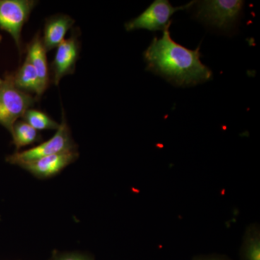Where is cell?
Wrapping results in <instances>:
<instances>
[{
    "mask_svg": "<svg viewBox=\"0 0 260 260\" xmlns=\"http://www.w3.org/2000/svg\"><path fill=\"white\" fill-rule=\"evenodd\" d=\"M3 80L1 79V78H0V86H1L2 84H3Z\"/></svg>",
    "mask_w": 260,
    "mask_h": 260,
    "instance_id": "cell-17",
    "label": "cell"
},
{
    "mask_svg": "<svg viewBox=\"0 0 260 260\" xmlns=\"http://www.w3.org/2000/svg\"><path fill=\"white\" fill-rule=\"evenodd\" d=\"M192 1L184 6L173 7L168 0H155L143 13L124 24L126 31L145 29L150 31L162 30L170 26L171 18L176 12L185 10L194 5Z\"/></svg>",
    "mask_w": 260,
    "mask_h": 260,
    "instance_id": "cell-5",
    "label": "cell"
},
{
    "mask_svg": "<svg viewBox=\"0 0 260 260\" xmlns=\"http://www.w3.org/2000/svg\"><path fill=\"white\" fill-rule=\"evenodd\" d=\"M22 119L39 132L42 130H57L59 127V123L54 121L47 113L32 108H30L25 112Z\"/></svg>",
    "mask_w": 260,
    "mask_h": 260,
    "instance_id": "cell-14",
    "label": "cell"
},
{
    "mask_svg": "<svg viewBox=\"0 0 260 260\" xmlns=\"http://www.w3.org/2000/svg\"><path fill=\"white\" fill-rule=\"evenodd\" d=\"M49 260H94L89 254L80 252H61L54 251Z\"/></svg>",
    "mask_w": 260,
    "mask_h": 260,
    "instance_id": "cell-15",
    "label": "cell"
},
{
    "mask_svg": "<svg viewBox=\"0 0 260 260\" xmlns=\"http://www.w3.org/2000/svg\"><path fill=\"white\" fill-rule=\"evenodd\" d=\"M73 150H77V145L72 137L71 131L65 117L64 109H62L61 122L55 135L51 139L34 148L8 155L6 161L20 167L25 162L32 161L43 157Z\"/></svg>",
    "mask_w": 260,
    "mask_h": 260,
    "instance_id": "cell-4",
    "label": "cell"
},
{
    "mask_svg": "<svg viewBox=\"0 0 260 260\" xmlns=\"http://www.w3.org/2000/svg\"><path fill=\"white\" fill-rule=\"evenodd\" d=\"M75 23L74 19L68 15L58 14L47 18L42 37L46 51H49L59 47Z\"/></svg>",
    "mask_w": 260,
    "mask_h": 260,
    "instance_id": "cell-10",
    "label": "cell"
},
{
    "mask_svg": "<svg viewBox=\"0 0 260 260\" xmlns=\"http://www.w3.org/2000/svg\"><path fill=\"white\" fill-rule=\"evenodd\" d=\"M10 75L13 83L20 90L27 93H35L37 99L42 96L37 72L28 58H25L23 64Z\"/></svg>",
    "mask_w": 260,
    "mask_h": 260,
    "instance_id": "cell-11",
    "label": "cell"
},
{
    "mask_svg": "<svg viewBox=\"0 0 260 260\" xmlns=\"http://www.w3.org/2000/svg\"><path fill=\"white\" fill-rule=\"evenodd\" d=\"M31 94L22 91L13 83L10 73H6L0 86V125L12 133L15 123L37 101Z\"/></svg>",
    "mask_w": 260,
    "mask_h": 260,
    "instance_id": "cell-3",
    "label": "cell"
},
{
    "mask_svg": "<svg viewBox=\"0 0 260 260\" xmlns=\"http://www.w3.org/2000/svg\"><path fill=\"white\" fill-rule=\"evenodd\" d=\"M2 39H3V37H2L1 35H0V43L2 42Z\"/></svg>",
    "mask_w": 260,
    "mask_h": 260,
    "instance_id": "cell-18",
    "label": "cell"
},
{
    "mask_svg": "<svg viewBox=\"0 0 260 260\" xmlns=\"http://www.w3.org/2000/svg\"><path fill=\"white\" fill-rule=\"evenodd\" d=\"M79 157L77 150L48 155L21 164L20 167L39 179H48L61 172Z\"/></svg>",
    "mask_w": 260,
    "mask_h": 260,
    "instance_id": "cell-8",
    "label": "cell"
},
{
    "mask_svg": "<svg viewBox=\"0 0 260 260\" xmlns=\"http://www.w3.org/2000/svg\"><path fill=\"white\" fill-rule=\"evenodd\" d=\"M240 260H260V230L254 223L246 229L240 249Z\"/></svg>",
    "mask_w": 260,
    "mask_h": 260,
    "instance_id": "cell-12",
    "label": "cell"
},
{
    "mask_svg": "<svg viewBox=\"0 0 260 260\" xmlns=\"http://www.w3.org/2000/svg\"><path fill=\"white\" fill-rule=\"evenodd\" d=\"M169 28L154 37L143 53L146 70L177 87L194 86L213 78V73L200 60V47L188 49L173 40Z\"/></svg>",
    "mask_w": 260,
    "mask_h": 260,
    "instance_id": "cell-1",
    "label": "cell"
},
{
    "mask_svg": "<svg viewBox=\"0 0 260 260\" xmlns=\"http://www.w3.org/2000/svg\"><path fill=\"white\" fill-rule=\"evenodd\" d=\"M192 260H232L225 254H202L194 256Z\"/></svg>",
    "mask_w": 260,
    "mask_h": 260,
    "instance_id": "cell-16",
    "label": "cell"
},
{
    "mask_svg": "<svg viewBox=\"0 0 260 260\" xmlns=\"http://www.w3.org/2000/svg\"><path fill=\"white\" fill-rule=\"evenodd\" d=\"M194 16L205 25L223 32L235 28L244 8L242 0H204L195 3Z\"/></svg>",
    "mask_w": 260,
    "mask_h": 260,
    "instance_id": "cell-2",
    "label": "cell"
},
{
    "mask_svg": "<svg viewBox=\"0 0 260 260\" xmlns=\"http://www.w3.org/2000/svg\"><path fill=\"white\" fill-rule=\"evenodd\" d=\"M37 3L34 0H0V29L9 32L13 37L20 56L22 29Z\"/></svg>",
    "mask_w": 260,
    "mask_h": 260,
    "instance_id": "cell-6",
    "label": "cell"
},
{
    "mask_svg": "<svg viewBox=\"0 0 260 260\" xmlns=\"http://www.w3.org/2000/svg\"><path fill=\"white\" fill-rule=\"evenodd\" d=\"M26 51V58H28L37 72L43 95L49 88L51 83V75L50 69L48 64L47 51L43 44L40 32H37L35 37L32 38L31 42L27 46Z\"/></svg>",
    "mask_w": 260,
    "mask_h": 260,
    "instance_id": "cell-9",
    "label": "cell"
},
{
    "mask_svg": "<svg viewBox=\"0 0 260 260\" xmlns=\"http://www.w3.org/2000/svg\"><path fill=\"white\" fill-rule=\"evenodd\" d=\"M11 134L13 143L16 147L17 150L40 142L42 139L40 133L23 120H18L15 123Z\"/></svg>",
    "mask_w": 260,
    "mask_h": 260,
    "instance_id": "cell-13",
    "label": "cell"
},
{
    "mask_svg": "<svg viewBox=\"0 0 260 260\" xmlns=\"http://www.w3.org/2000/svg\"><path fill=\"white\" fill-rule=\"evenodd\" d=\"M80 31L75 28L71 37L64 39L56 48L55 56L51 63V83L59 85L63 77L75 73L77 61L80 56Z\"/></svg>",
    "mask_w": 260,
    "mask_h": 260,
    "instance_id": "cell-7",
    "label": "cell"
}]
</instances>
